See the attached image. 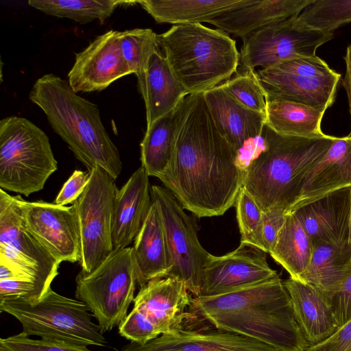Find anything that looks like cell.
I'll use <instances>...</instances> for the list:
<instances>
[{
  "mask_svg": "<svg viewBox=\"0 0 351 351\" xmlns=\"http://www.w3.org/2000/svg\"><path fill=\"white\" fill-rule=\"evenodd\" d=\"M177 117L178 107L147 128L141 143V161L149 176L159 178L170 165L174 149Z\"/></svg>",
  "mask_w": 351,
  "mask_h": 351,
  "instance_id": "4dcf8cb0",
  "label": "cell"
},
{
  "mask_svg": "<svg viewBox=\"0 0 351 351\" xmlns=\"http://www.w3.org/2000/svg\"><path fill=\"white\" fill-rule=\"evenodd\" d=\"M278 276L267 261V253L241 243L225 255L210 254L204 266L199 297L232 293Z\"/></svg>",
  "mask_w": 351,
  "mask_h": 351,
  "instance_id": "5bb4252c",
  "label": "cell"
},
{
  "mask_svg": "<svg viewBox=\"0 0 351 351\" xmlns=\"http://www.w3.org/2000/svg\"><path fill=\"white\" fill-rule=\"evenodd\" d=\"M23 199L0 190V263L49 290L60 263L26 228Z\"/></svg>",
  "mask_w": 351,
  "mask_h": 351,
  "instance_id": "30bf717a",
  "label": "cell"
},
{
  "mask_svg": "<svg viewBox=\"0 0 351 351\" xmlns=\"http://www.w3.org/2000/svg\"><path fill=\"white\" fill-rule=\"evenodd\" d=\"M306 351H351V318L328 339Z\"/></svg>",
  "mask_w": 351,
  "mask_h": 351,
  "instance_id": "b9f144b4",
  "label": "cell"
},
{
  "mask_svg": "<svg viewBox=\"0 0 351 351\" xmlns=\"http://www.w3.org/2000/svg\"><path fill=\"white\" fill-rule=\"evenodd\" d=\"M333 37V32L310 29L299 21L298 16L291 17L243 38L240 64L243 71H255L256 67L267 69L293 58L313 56Z\"/></svg>",
  "mask_w": 351,
  "mask_h": 351,
  "instance_id": "4fadbf2b",
  "label": "cell"
},
{
  "mask_svg": "<svg viewBox=\"0 0 351 351\" xmlns=\"http://www.w3.org/2000/svg\"><path fill=\"white\" fill-rule=\"evenodd\" d=\"M250 0H143L141 7L160 23H208L225 13L252 4Z\"/></svg>",
  "mask_w": 351,
  "mask_h": 351,
  "instance_id": "4316f807",
  "label": "cell"
},
{
  "mask_svg": "<svg viewBox=\"0 0 351 351\" xmlns=\"http://www.w3.org/2000/svg\"><path fill=\"white\" fill-rule=\"evenodd\" d=\"M328 302L339 328L351 318V275L330 297Z\"/></svg>",
  "mask_w": 351,
  "mask_h": 351,
  "instance_id": "60d3db41",
  "label": "cell"
},
{
  "mask_svg": "<svg viewBox=\"0 0 351 351\" xmlns=\"http://www.w3.org/2000/svg\"><path fill=\"white\" fill-rule=\"evenodd\" d=\"M344 60L346 62V70L344 78L342 80V84L347 93L349 111L351 116V44L347 47Z\"/></svg>",
  "mask_w": 351,
  "mask_h": 351,
  "instance_id": "ee69618b",
  "label": "cell"
},
{
  "mask_svg": "<svg viewBox=\"0 0 351 351\" xmlns=\"http://www.w3.org/2000/svg\"><path fill=\"white\" fill-rule=\"evenodd\" d=\"M0 311L19 321L25 335L40 339L87 346H105L98 324L91 320L88 307L82 301L58 294L50 288L37 302L0 300Z\"/></svg>",
  "mask_w": 351,
  "mask_h": 351,
  "instance_id": "52a82bcc",
  "label": "cell"
},
{
  "mask_svg": "<svg viewBox=\"0 0 351 351\" xmlns=\"http://www.w3.org/2000/svg\"><path fill=\"white\" fill-rule=\"evenodd\" d=\"M266 100V124L276 133L304 138L326 135L321 130L326 111L289 101Z\"/></svg>",
  "mask_w": 351,
  "mask_h": 351,
  "instance_id": "f1b7e54d",
  "label": "cell"
},
{
  "mask_svg": "<svg viewBox=\"0 0 351 351\" xmlns=\"http://www.w3.org/2000/svg\"><path fill=\"white\" fill-rule=\"evenodd\" d=\"M298 19L310 29L333 32L351 22V0H313Z\"/></svg>",
  "mask_w": 351,
  "mask_h": 351,
  "instance_id": "d6a6232c",
  "label": "cell"
},
{
  "mask_svg": "<svg viewBox=\"0 0 351 351\" xmlns=\"http://www.w3.org/2000/svg\"><path fill=\"white\" fill-rule=\"evenodd\" d=\"M120 351L278 350L251 338L216 328L199 330L182 328L173 333L161 335L143 345L131 342Z\"/></svg>",
  "mask_w": 351,
  "mask_h": 351,
  "instance_id": "d6986e66",
  "label": "cell"
},
{
  "mask_svg": "<svg viewBox=\"0 0 351 351\" xmlns=\"http://www.w3.org/2000/svg\"><path fill=\"white\" fill-rule=\"evenodd\" d=\"M132 255L137 284L167 277L172 268L164 225L158 204L152 200L147 217L134 241Z\"/></svg>",
  "mask_w": 351,
  "mask_h": 351,
  "instance_id": "cb8c5ba5",
  "label": "cell"
},
{
  "mask_svg": "<svg viewBox=\"0 0 351 351\" xmlns=\"http://www.w3.org/2000/svg\"><path fill=\"white\" fill-rule=\"evenodd\" d=\"M157 36L148 28L119 32L122 53L132 73L141 74L149 56L160 49Z\"/></svg>",
  "mask_w": 351,
  "mask_h": 351,
  "instance_id": "836d02e7",
  "label": "cell"
},
{
  "mask_svg": "<svg viewBox=\"0 0 351 351\" xmlns=\"http://www.w3.org/2000/svg\"><path fill=\"white\" fill-rule=\"evenodd\" d=\"M90 176L89 171L75 170L64 182L54 203L61 206L73 204L84 192L89 182Z\"/></svg>",
  "mask_w": 351,
  "mask_h": 351,
  "instance_id": "ab89813d",
  "label": "cell"
},
{
  "mask_svg": "<svg viewBox=\"0 0 351 351\" xmlns=\"http://www.w3.org/2000/svg\"><path fill=\"white\" fill-rule=\"evenodd\" d=\"M296 321L309 347L324 341L339 328L328 300L312 286L289 278L283 281Z\"/></svg>",
  "mask_w": 351,
  "mask_h": 351,
  "instance_id": "603a6c76",
  "label": "cell"
},
{
  "mask_svg": "<svg viewBox=\"0 0 351 351\" xmlns=\"http://www.w3.org/2000/svg\"><path fill=\"white\" fill-rule=\"evenodd\" d=\"M138 88L145 102L147 128L173 111L189 92L178 79L160 49L149 58L136 76Z\"/></svg>",
  "mask_w": 351,
  "mask_h": 351,
  "instance_id": "7402d4cb",
  "label": "cell"
},
{
  "mask_svg": "<svg viewBox=\"0 0 351 351\" xmlns=\"http://www.w3.org/2000/svg\"><path fill=\"white\" fill-rule=\"evenodd\" d=\"M29 97L88 171L99 167L114 180L119 177L123 169L121 156L97 105L73 92L68 81L53 73L38 78Z\"/></svg>",
  "mask_w": 351,
  "mask_h": 351,
  "instance_id": "277c9868",
  "label": "cell"
},
{
  "mask_svg": "<svg viewBox=\"0 0 351 351\" xmlns=\"http://www.w3.org/2000/svg\"><path fill=\"white\" fill-rule=\"evenodd\" d=\"M152 199L160 208L172 268L167 277L182 281L194 297H199L208 253L197 238L195 220L187 215L165 187L151 186Z\"/></svg>",
  "mask_w": 351,
  "mask_h": 351,
  "instance_id": "7c38bea8",
  "label": "cell"
},
{
  "mask_svg": "<svg viewBox=\"0 0 351 351\" xmlns=\"http://www.w3.org/2000/svg\"><path fill=\"white\" fill-rule=\"evenodd\" d=\"M241 233V243L267 253L263 234V212L251 195L242 187L235 204Z\"/></svg>",
  "mask_w": 351,
  "mask_h": 351,
  "instance_id": "e575fe53",
  "label": "cell"
},
{
  "mask_svg": "<svg viewBox=\"0 0 351 351\" xmlns=\"http://www.w3.org/2000/svg\"><path fill=\"white\" fill-rule=\"evenodd\" d=\"M351 275V251L348 245H313L310 263L300 281L308 284L328 300Z\"/></svg>",
  "mask_w": 351,
  "mask_h": 351,
  "instance_id": "83f0119b",
  "label": "cell"
},
{
  "mask_svg": "<svg viewBox=\"0 0 351 351\" xmlns=\"http://www.w3.org/2000/svg\"><path fill=\"white\" fill-rule=\"evenodd\" d=\"M188 313L214 328L251 338L278 351H306L309 347L279 276L221 295L193 297Z\"/></svg>",
  "mask_w": 351,
  "mask_h": 351,
  "instance_id": "7a4b0ae2",
  "label": "cell"
},
{
  "mask_svg": "<svg viewBox=\"0 0 351 351\" xmlns=\"http://www.w3.org/2000/svg\"><path fill=\"white\" fill-rule=\"evenodd\" d=\"M335 136H285L266 123L245 167L243 188L263 212L287 213L296 203L305 178L326 154Z\"/></svg>",
  "mask_w": 351,
  "mask_h": 351,
  "instance_id": "3957f363",
  "label": "cell"
},
{
  "mask_svg": "<svg viewBox=\"0 0 351 351\" xmlns=\"http://www.w3.org/2000/svg\"><path fill=\"white\" fill-rule=\"evenodd\" d=\"M348 246L351 251V207H350V225H349V237H348Z\"/></svg>",
  "mask_w": 351,
  "mask_h": 351,
  "instance_id": "f6af8a7d",
  "label": "cell"
},
{
  "mask_svg": "<svg viewBox=\"0 0 351 351\" xmlns=\"http://www.w3.org/2000/svg\"><path fill=\"white\" fill-rule=\"evenodd\" d=\"M312 252L313 244L304 227L293 213H287L269 254L287 270L290 278L300 280L310 263Z\"/></svg>",
  "mask_w": 351,
  "mask_h": 351,
  "instance_id": "f546056e",
  "label": "cell"
},
{
  "mask_svg": "<svg viewBox=\"0 0 351 351\" xmlns=\"http://www.w3.org/2000/svg\"><path fill=\"white\" fill-rule=\"evenodd\" d=\"M131 73L122 53L119 32L110 30L76 53L68 82L75 93L101 91Z\"/></svg>",
  "mask_w": 351,
  "mask_h": 351,
  "instance_id": "2e32d148",
  "label": "cell"
},
{
  "mask_svg": "<svg viewBox=\"0 0 351 351\" xmlns=\"http://www.w3.org/2000/svg\"><path fill=\"white\" fill-rule=\"evenodd\" d=\"M244 177L238 154L217 129L204 93L186 96L178 106L171 161L158 179L184 209L210 217L234 206Z\"/></svg>",
  "mask_w": 351,
  "mask_h": 351,
  "instance_id": "6da1fadb",
  "label": "cell"
},
{
  "mask_svg": "<svg viewBox=\"0 0 351 351\" xmlns=\"http://www.w3.org/2000/svg\"><path fill=\"white\" fill-rule=\"evenodd\" d=\"M285 218L286 213L282 211L263 212V234L267 253L269 254L273 250Z\"/></svg>",
  "mask_w": 351,
  "mask_h": 351,
  "instance_id": "7bdbcfd3",
  "label": "cell"
},
{
  "mask_svg": "<svg viewBox=\"0 0 351 351\" xmlns=\"http://www.w3.org/2000/svg\"><path fill=\"white\" fill-rule=\"evenodd\" d=\"M152 203L149 176L141 166L118 189L114 198L112 227L114 250L128 247L134 241Z\"/></svg>",
  "mask_w": 351,
  "mask_h": 351,
  "instance_id": "ffe728a7",
  "label": "cell"
},
{
  "mask_svg": "<svg viewBox=\"0 0 351 351\" xmlns=\"http://www.w3.org/2000/svg\"><path fill=\"white\" fill-rule=\"evenodd\" d=\"M223 89L237 102L256 112L265 114L266 96L255 71H243L221 84Z\"/></svg>",
  "mask_w": 351,
  "mask_h": 351,
  "instance_id": "d590c367",
  "label": "cell"
},
{
  "mask_svg": "<svg viewBox=\"0 0 351 351\" xmlns=\"http://www.w3.org/2000/svg\"><path fill=\"white\" fill-rule=\"evenodd\" d=\"M204 97L217 129L239 156L261 134L265 115L237 102L221 84L204 92Z\"/></svg>",
  "mask_w": 351,
  "mask_h": 351,
  "instance_id": "44dd1931",
  "label": "cell"
},
{
  "mask_svg": "<svg viewBox=\"0 0 351 351\" xmlns=\"http://www.w3.org/2000/svg\"><path fill=\"white\" fill-rule=\"evenodd\" d=\"M5 351H91L86 346L45 339H34L22 332L0 339Z\"/></svg>",
  "mask_w": 351,
  "mask_h": 351,
  "instance_id": "8d00e7d4",
  "label": "cell"
},
{
  "mask_svg": "<svg viewBox=\"0 0 351 351\" xmlns=\"http://www.w3.org/2000/svg\"><path fill=\"white\" fill-rule=\"evenodd\" d=\"M58 162L47 134L29 120L0 121V187L25 196L43 189Z\"/></svg>",
  "mask_w": 351,
  "mask_h": 351,
  "instance_id": "8992f818",
  "label": "cell"
},
{
  "mask_svg": "<svg viewBox=\"0 0 351 351\" xmlns=\"http://www.w3.org/2000/svg\"><path fill=\"white\" fill-rule=\"evenodd\" d=\"M75 284V297L93 313L103 334L119 326L137 284L132 248L114 250L90 272L82 269Z\"/></svg>",
  "mask_w": 351,
  "mask_h": 351,
  "instance_id": "ba28073f",
  "label": "cell"
},
{
  "mask_svg": "<svg viewBox=\"0 0 351 351\" xmlns=\"http://www.w3.org/2000/svg\"><path fill=\"white\" fill-rule=\"evenodd\" d=\"M350 207L351 186H348L328 193L289 212L298 219L313 245L330 244L344 247L348 245Z\"/></svg>",
  "mask_w": 351,
  "mask_h": 351,
  "instance_id": "e0dca14e",
  "label": "cell"
},
{
  "mask_svg": "<svg viewBox=\"0 0 351 351\" xmlns=\"http://www.w3.org/2000/svg\"><path fill=\"white\" fill-rule=\"evenodd\" d=\"M89 182L73 204L80 239L82 269L90 272L114 250L112 227L114 201L118 191L114 180L104 170L89 171Z\"/></svg>",
  "mask_w": 351,
  "mask_h": 351,
  "instance_id": "8fae6325",
  "label": "cell"
},
{
  "mask_svg": "<svg viewBox=\"0 0 351 351\" xmlns=\"http://www.w3.org/2000/svg\"><path fill=\"white\" fill-rule=\"evenodd\" d=\"M161 52L190 94L204 93L237 72L240 53L228 33L202 23L173 25L158 34Z\"/></svg>",
  "mask_w": 351,
  "mask_h": 351,
  "instance_id": "5b68a950",
  "label": "cell"
},
{
  "mask_svg": "<svg viewBox=\"0 0 351 351\" xmlns=\"http://www.w3.org/2000/svg\"><path fill=\"white\" fill-rule=\"evenodd\" d=\"M119 332L131 342L140 345L160 336L152 322L134 308L119 326Z\"/></svg>",
  "mask_w": 351,
  "mask_h": 351,
  "instance_id": "74e56055",
  "label": "cell"
},
{
  "mask_svg": "<svg viewBox=\"0 0 351 351\" xmlns=\"http://www.w3.org/2000/svg\"><path fill=\"white\" fill-rule=\"evenodd\" d=\"M348 186H351V136L336 137L326 154L307 173L300 196L289 211Z\"/></svg>",
  "mask_w": 351,
  "mask_h": 351,
  "instance_id": "d4e9b609",
  "label": "cell"
},
{
  "mask_svg": "<svg viewBox=\"0 0 351 351\" xmlns=\"http://www.w3.org/2000/svg\"><path fill=\"white\" fill-rule=\"evenodd\" d=\"M0 351H5L3 348L0 347Z\"/></svg>",
  "mask_w": 351,
  "mask_h": 351,
  "instance_id": "bcb514c9",
  "label": "cell"
},
{
  "mask_svg": "<svg viewBox=\"0 0 351 351\" xmlns=\"http://www.w3.org/2000/svg\"><path fill=\"white\" fill-rule=\"evenodd\" d=\"M28 231L60 263L79 262L80 239L75 209L43 201H22Z\"/></svg>",
  "mask_w": 351,
  "mask_h": 351,
  "instance_id": "9a60e30c",
  "label": "cell"
},
{
  "mask_svg": "<svg viewBox=\"0 0 351 351\" xmlns=\"http://www.w3.org/2000/svg\"><path fill=\"white\" fill-rule=\"evenodd\" d=\"M47 291L40 285L29 280H0V300L19 299L35 302L40 300Z\"/></svg>",
  "mask_w": 351,
  "mask_h": 351,
  "instance_id": "f35d334b",
  "label": "cell"
},
{
  "mask_svg": "<svg viewBox=\"0 0 351 351\" xmlns=\"http://www.w3.org/2000/svg\"><path fill=\"white\" fill-rule=\"evenodd\" d=\"M192 298L182 281L164 277L140 287L134 308L152 322L160 335L171 334L183 328Z\"/></svg>",
  "mask_w": 351,
  "mask_h": 351,
  "instance_id": "ac0fdd59",
  "label": "cell"
},
{
  "mask_svg": "<svg viewBox=\"0 0 351 351\" xmlns=\"http://www.w3.org/2000/svg\"><path fill=\"white\" fill-rule=\"evenodd\" d=\"M255 73L266 99L295 102L324 111L333 104L341 77L316 55L288 60Z\"/></svg>",
  "mask_w": 351,
  "mask_h": 351,
  "instance_id": "9c48e42d",
  "label": "cell"
},
{
  "mask_svg": "<svg viewBox=\"0 0 351 351\" xmlns=\"http://www.w3.org/2000/svg\"><path fill=\"white\" fill-rule=\"evenodd\" d=\"M27 3L46 14L66 18L80 24H85L95 20L104 23L118 6L127 3H138V1L29 0Z\"/></svg>",
  "mask_w": 351,
  "mask_h": 351,
  "instance_id": "1f68e13d",
  "label": "cell"
},
{
  "mask_svg": "<svg viewBox=\"0 0 351 351\" xmlns=\"http://www.w3.org/2000/svg\"><path fill=\"white\" fill-rule=\"evenodd\" d=\"M313 0L254 1L221 14L208 23L243 39L269 25L298 16Z\"/></svg>",
  "mask_w": 351,
  "mask_h": 351,
  "instance_id": "484cf974",
  "label": "cell"
}]
</instances>
